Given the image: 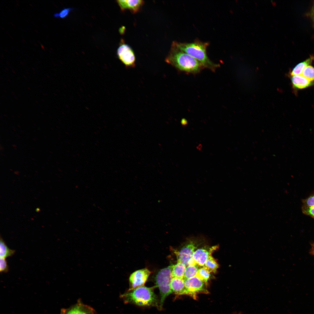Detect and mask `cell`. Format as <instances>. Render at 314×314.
Returning a JSON list of instances; mask_svg holds the SVG:
<instances>
[{"instance_id":"cell-20","label":"cell","mask_w":314,"mask_h":314,"mask_svg":"<svg viewBox=\"0 0 314 314\" xmlns=\"http://www.w3.org/2000/svg\"><path fill=\"white\" fill-rule=\"evenodd\" d=\"M311 81H314V67L309 65L303 70L301 75Z\"/></svg>"},{"instance_id":"cell-6","label":"cell","mask_w":314,"mask_h":314,"mask_svg":"<svg viewBox=\"0 0 314 314\" xmlns=\"http://www.w3.org/2000/svg\"><path fill=\"white\" fill-rule=\"evenodd\" d=\"M196 248V244L193 241H190L185 245L179 251L175 252L177 262L181 263L186 267L196 264L193 257Z\"/></svg>"},{"instance_id":"cell-22","label":"cell","mask_w":314,"mask_h":314,"mask_svg":"<svg viewBox=\"0 0 314 314\" xmlns=\"http://www.w3.org/2000/svg\"><path fill=\"white\" fill-rule=\"evenodd\" d=\"M301 210L304 214L314 218V206H309L303 205Z\"/></svg>"},{"instance_id":"cell-17","label":"cell","mask_w":314,"mask_h":314,"mask_svg":"<svg viewBox=\"0 0 314 314\" xmlns=\"http://www.w3.org/2000/svg\"><path fill=\"white\" fill-rule=\"evenodd\" d=\"M199 268L197 264L190 265L186 267L183 277L184 280L196 276Z\"/></svg>"},{"instance_id":"cell-2","label":"cell","mask_w":314,"mask_h":314,"mask_svg":"<svg viewBox=\"0 0 314 314\" xmlns=\"http://www.w3.org/2000/svg\"><path fill=\"white\" fill-rule=\"evenodd\" d=\"M174 42L180 49L199 61L204 68L214 72L219 67L220 65L213 62L207 55V49L209 42H203L198 39L191 42Z\"/></svg>"},{"instance_id":"cell-12","label":"cell","mask_w":314,"mask_h":314,"mask_svg":"<svg viewBox=\"0 0 314 314\" xmlns=\"http://www.w3.org/2000/svg\"><path fill=\"white\" fill-rule=\"evenodd\" d=\"M291 80L292 86L295 89L305 88L314 84V81H310L302 75L293 76Z\"/></svg>"},{"instance_id":"cell-14","label":"cell","mask_w":314,"mask_h":314,"mask_svg":"<svg viewBox=\"0 0 314 314\" xmlns=\"http://www.w3.org/2000/svg\"><path fill=\"white\" fill-rule=\"evenodd\" d=\"M314 60V57L311 56L304 61L299 63L293 69L291 72L290 75L293 76L301 75L305 68L309 65Z\"/></svg>"},{"instance_id":"cell-18","label":"cell","mask_w":314,"mask_h":314,"mask_svg":"<svg viewBox=\"0 0 314 314\" xmlns=\"http://www.w3.org/2000/svg\"><path fill=\"white\" fill-rule=\"evenodd\" d=\"M210 272L215 273L218 268L219 265L215 259L210 255L203 266Z\"/></svg>"},{"instance_id":"cell-21","label":"cell","mask_w":314,"mask_h":314,"mask_svg":"<svg viewBox=\"0 0 314 314\" xmlns=\"http://www.w3.org/2000/svg\"><path fill=\"white\" fill-rule=\"evenodd\" d=\"M73 8H64L59 13H56L53 14L54 17L56 18L65 19L67 17L70 13L74 9Z\"/></svg>"},{"instance_id":"cell-5","label":"cell","mask_w":314,"mask_h":314,"mask_svg":"<svg viewBox=\"0 0 314 314\" xmlns=\"http://www.w3.org/2000/svg\"><path fill=\"white\" fill-rule=\"evenodd\" d=\"M117 55L126 67H135L136 60L133 51L131 47L124 43L123 39L121 40L117 50Z\"/></svg>"},{"instance_id":"cell-25","label":"cell","mask_w":314,"mask_h":314,"mask_svg":"<svg viewBox=\"0 0 314 314\" xmlns=\"http://www.w3.org/2000/svg\"><path fill=\"white\" fill-rule=\"evenodd\" d=\"M123 28H123H121L119 30V31L120 32V33H121V34L122 33H123V30H124V28Z\"/></svg>"},{"instance_id":"cell-24","label":"cell","mask_w":314,"mask_h":314,"mask_svg":"<svg viewBox=\"0 0 314 314\" xmlns=\"http://www.w3.org/2000/svg\"><path fill=\"white\" fill-rule=\"evenodd\" d=\"M303 205L309 206H314V194L302 200Z\"/></svg>"},{"instance_id":"cell-16","label":"cell","mask_w":314,"mask_h":314,"mask_svg":"<svg viewBox=\"0 0 314 314\" xmlns=\"http://www.w3.org/2000/svg\"><path fill=\"white\" fill-rule=\"evenodd\" d=\"M15 252V251L9 249L6 245L1 237L0 239V257L6 258L12 256Z\"/></svg>"},{"instance_id":"cell-4","label":"cell","mask_w":314,"mask_h":314,"mask_svg":"<svg viewBox=\"0 0 314 314\" xmlns=\"http://www.w3.org/2000/svg\"><path fill=\"white\" fill-rule=\"evenodd\" d=\"M173 278L172 265L161 270L156 276V286L158 288L160 294L159 309H162L166 298L172 293L170 284Z\"/></svg>"},{"instance_id":"cell-8","label":"cell","mask_w":314,"mask_h":314,"mask_svg":"<svg viewBox=\"0 0 314 314\" xmlns=\"http://www.w3.org/2000/svg\"><path fill=\"white\" fill-rule=\"evenodd\" d=\"M151 274V272L145 268L134 272L129 278L130 291L138 287L144 286Z\"/></svg>"},{"instance_id":"cell-23","label":"cell","mask_w":314,"mask_h":314,"mask_svg":"<svg viewBox=\"0 0 314 314\" xmlns=\"http://www.w3.org/2000/svg\"><path fill=\"white\" fill-rule=\"evenodd\" d=\"M9 270L6 258H0V272H7Z\"/></svg>"},{"instance_id":"cell-13","label":"cell","mask_w":314,"mask_h":314,"mask_svg":"<svg viewBox=\"0 0 314 314\" xmlns=\"http://www.w3.org/2000/svg\"><path fill=\"white\" fill-rule=\"evenodd\" d=\"M172 293L177 295H186V292L183 279L173 277L170 284Z\"/></svg>"},{"instance_id":"cell-11","label":"cell","mask_w":314,"mask_h":314,"mask_svg":"<svg viewBox=\"0 0 314 314\" xmlns=\"http://www.w3.org/2000/svg\"><path fill=\"white\" fill-rule=\"evenodd\" d=\"M117 2L122 11L129 10L133 14L139 12L144 3L141 0H117Z\"/></svg>"},{"instance_id":"cell-7","label":"cell","mask_w":314,"mask_h":314,"mask_svg":"<svg viewBox=\"0 0 314 314\" xmlns=\"http://www.w3.org/2000/svg\"><path fill=\"white\" fill-rule=\"evenodd\" d=\"M186 295L196 298L197 294L207 293L206 283L197 276L184 280Z\"/></svg>"},{"instance_id":"cell-26","label":"cell","mask_w":314,"mask_h":314,"mask_svg":"<svg viewBox=\"0 0 314 314\" xmlns=\"http://www.w3.org/2000/svg\"><path fill=\"white\" fill-rule=\"evenodd\" d=\"M312 252L314 253V244L313 245V246L312 247Z\"/></svg>"},{"instance_id":"cell-15","label":"cell","mask_w":314,"mask_h":314,"mask_svg":"<svg viewBox=\"0 0 314 314\" xmlns=\"http://www.w3.org/2000/svg\"><path fill=\"white\" fill-rule=\"evenodd\" d=\"M186 266L184 264L177 262L172 265V274L173 277L183 279Z\"/></svg>"},{"instance_id":"cell-9","label":"cell","mask_w":314,"mask_h":314,"mask_svg":"<svg viewBox=\"0 0 314 314\" xmlns=\"http://www.w3.org/2000/svg\"><path fill=\"white\" fill-rule=\"evenodd\" d=\"M60 314H97L95 310L80 300L67 308L61 309Z\"/></svg>"},{"instance_id":"cell-10","label":"cell","mask_w":314,"mask_h":314,"mask_svg":"<svg viewBox=\"0 0 314 314\" xmlns=\"http://www.w3.org/2000/svg\"><path fill=\"white\" fill-rule=\"evenodd\" d=\"M217 247L215 246L209 248H202L196 250L193 256L195 262L198 265L203 267L209 257Z\"/></svg>"},{"instance_id":"cell-19","label":"cell","mask_w":314,"mask_h":314,"mask_svg":"<svg viewBox=\"0 0 314 314\" xmlns=\"http://www.w3.org/2000/svg\"><path fill=\"white\" fill-rule=\"evenodd\" d=\"M210 272L204 267L199 268L196 276L203 282L206 283L210 277Z\"/></svg>"},{"instance_id":"cell-3","label":"cell","mask_w":314,"mask_h":314,"mask_svg":"<svg viewBox=\"0 0 314 314\" xmlns=\"http://www.w3.org/2000/svg\"><path fill=\"white\" fill-rule=\"evenodd\" d=\"M155 288L140 286L121 295L120 297L126 303L141 306H155L159 309V300L154 292Z\"/></svg>"},{"instance_id":"cell-27","label":"cell","mask_w":314,"mask_h":314,"mask_svg":"<svg viewBox=\"0 0 314 314\" xmlns=\"http://www.w3.org/2000/svg\"><path fill=\"white\" fill-rule=\"evenodd\" d=\"M238 314H241V313H238Z\"/></svg>"},{"instance_id":"cell-1","label":"cell","mask_w":314,"mask_h":314,"mask_svg":"<svg viewBox=\"0 0 314 314\" xmlns=\"http://www.w3.org/2000/svg\"><path fill=\"white\" fill-rule=\"evenodd\" d=\"M165 61L179 71L195 74L204 68L198 60L179 48L172 42Z\"/></svg>"}]
</instances>
